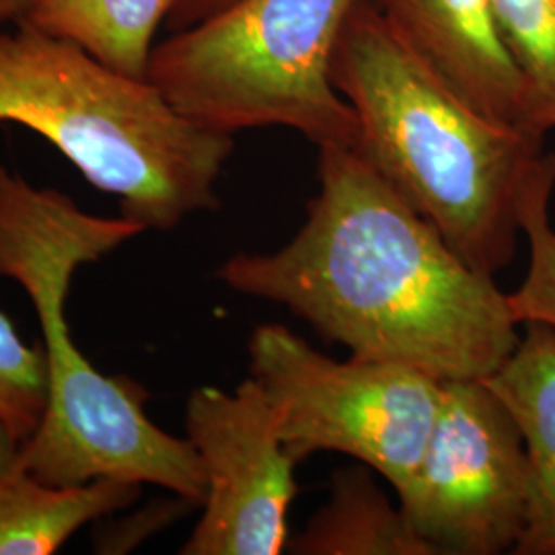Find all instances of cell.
Returning a JSON list of instances; mask_svg holds the SVG:
<instances>
[{
	"label": "cell",
	"instance_id": "1",
	"mask_svg": "<svg viewBox=\"0 0 555 555\" xmlns=\"http://www.w3.org/2000/svg\"><path fill=\"white\" fill-rule=\"evenodd\" d=\"M217 278L270 300L352 357L438 380L490 377L520 339L508 295L472 268L357 149H319V192L297 235L237 254Z\"/></svg>",
	"mask_w": 555,
	"mask_h": 555
},
{
	"label": "cell",
	"instance_id": "2",
	"mask_svg": "<svg viewBox=\"0 0 555 555\" xmlns=\"http://www.w3.org/2000/svg\"><path fill=\"white\" fill-rule=\"evenodd\" d=\"M144 231L124 217L89 215L70 196L0 165V278L15 280L29 297L48 366L38 430L20 444L0 430V447L13 465L50 486L153 483L199 506L206 477L192 442L149 417V393L137 380L100 373L73 341L66 319L77 270Z\"/></svg>",
	"mask_w": 555,
	"mask_h": 555
},
{
	"label": "cell",
	"instance_id": "3",
	"mask_svg": "<svg viewBox=\"0 0 555 555\" xmlns=\"http://www.w3.org/2000/svg\"><path fill=\"white\" fill-rule=\"evenodd\" d=\"M332 79L357 112V151L472 268L515 258L522 202L555 171L543 139L483 116L360 0L337 41Z\"/></svg>",
	"mask_w": 555,
	"mask_h": 555
},
{
	"label": "cell",
	"instance_id": "4",
	"mask_svg": "<svg viewBox=\"0 0 555 555\" xmlns=\"http://www.w3.org/2000/svg\"><path fill=\"white\" fill-rule=\"evenodd\" d=\"M0 31V121L48 140L124 219L171 231L217 210L233 134L185 118L146 79L29 23Z\"/></svg>",
	"mask_w": 555,
	"mask_h": 555
},
{
	"label": "cell",
	"instance_id": "5",
	"mask_svg": "<svg viewBox=\"0 0 555 555\" xmlns=\"http://www.w3.org/2000/svg\"><path fill=\"white\" fill-rule=\"evenodd\" d=\"M360 0H237L155 46L146 80L210 130L282 126L321 146L357 149V112L332 79Z\"/></svg>",
	"mask_w": 555,
	"mask_h": 555
},
{
	"label": "cell",
	"instance_id": "6",
	"mask_svg": "<svg viewBox=\"0 0 555 555\" xmlns=\"http://www.w3.org/2000/svg\"><path fill=\"white\" fill-rule=\"evenodd\" d=\"M249 377L268 393L291 455L352 456L399 490L424 455L444 380L416 366L318 352L286 325L249 337Z\"/></svg>",
	"mask_w": 555,
	"mask_h": 555
},
{
	"label": "cell",
	"instance_id": "7",
	"mask_svg": "<svg viewBox=\"0 0 555 555\" xmlns=\"http://www.w3.org/2000/svg\"><path fill=\"white\" fill-rule=\"evenodd\" d=\"M529 461L515 417L486 380H444L424 455L396 490L433 555L513 554L529 515Z\"/></svg>",
	"mask_w": 555,
	"mask_h": 555
},
{
	"label": "cell",
	"instance_id": "8",
	"mask_svg": "<svg viewBox=\"0 0 555 555\" xmlns=\"http://www.w3.org/2000/svg\"><path fill=\"white\" fill-rule=\"evenodd\" d=\"M185 433L204 469L206 496L179 554H284L298 463L258 380H241L233 393L210 385L194 389L185 403Z\"/></svg>",
	"mask_w": 555,
	"mask_h": 555
},
{
	"label": "cell",
	"instance_id": "9",
	"mask_svg": "<svg viewBox=\"0 0 555 555\" xmlns=\"http://www.w3.org/2000/svg\"><path fill=\"white\" fill-rule=\"evenodd\" d=\"M373 4L399 40L463 100L483 116L531 134L527 85L504 40L494 0H373Z\"/></svg>",
	"mask_w": 555,
	"mask_h": 555
},
{
	"label": "cell",
	"instance_id": "10",
	"mask_svg": "<svg viewBox=\"0 0 555 555\" xmlns=\"http://www.w3.org/2000/svg\"><path fill=\"white\" fill-rule=\"evenodd\" d=\"M486 385L515 417L529 461V515L515 555H555V327L525 323Z\"/></svg>",
	"mask_w": 555,
	"mask_h": 555
},
{
	"label": "cell",
	"instance_id": "11",
	"mask_svg": "<svg viewBox=\"0 0 555 555\" xmlns=\"http://www.w3.org/2000/svg\"><path fill=\"white\" fill-rule=\"evenodd\" d=\"M142 486L98 479L50 486L13 465L0 447V555H52L85 525L126 511Z\"/></svg>",
	"mask_w": 555,
	"mask_h": 555
},
{
	"label": "cell",
	"instance_id": "12",
	"mask_svg": "<svg viewBox=\"0 0 555 555\" xmlns=\"http://www.w3.org/2000/svg\"><path fill=\"white\" fill-rule=\"evenodd\" d=\"M373 469L358 463L337 469L330 498L288 541L295 555H433L416 535L399 504L373 479Z\"/></svg>",
	"mask_w": 555,
	"mask_h": 555
},
{
	"label": "cell",
	"instance_id": "13",
	"mask_svg": "<svg viewBox=\"0 0 555 555\" xmlns=\"http://www.w3.org/2000/svg\"><path fill=\"white\" fill-rule=\"evenodd\" d=\"M173 0H36L29 23L75 41L121 75L146 79L155 36Z\"/></svg>",
	"mask_w": 555,
	"mask_h": 555
},
{
	"label": "cell",
	"instance_id": "14",
	"mask_svg": "<svg viewBox=\"0 0 555 555\" xmlns=\"http://www.w3.org/2000/svg\"><path fill=\"white\" fill-rule=\"evenodd\" d=\"M498 21L529 93V130H555V0H494Z\"/></svg>",
	"mask_w": 555,
	"mask_h": 555
},
{
	"label": "cell",
	"instance_id": "15",
	"mask_svg": "<svg viewBox=\"0 0 555 555\" xmlns=\"http://www.w3.org/2000/svg\"><path fill=\"white\" fill-rule=\"evenodd\" d=\"M48 405L43 348L27 344L17 325L0 311V430L13 442L31 437Z\"/></svg>",
	"mask_w": 555,
	"mask_h": 555
},
{
	"label": "cell",
	"instance_id": "16",
	"mask_svg": "<svg viewBox=\"0 0 555 555\" xmlns=\"http://www.w3.org/2000/svg\"><path fill=\"white\" fill-rule=\"evenodd\" d=\"M555 171L531 188L520 210V231L529 243V268L508 305L520 325L543 323L555 327V227L550 217Z\"/></svg>",
	"mask_w": 555,
	"mask_h": 555
},
{
	"label": "cell",
	"instance_id": "17",
	"mask_svg": "<svg viewBox=\"0 0 555 555\" xmlns=\"http://www.w3.org/2000/svg\"><path fill=\"white\" fill-rule=\"evenodd\" d=\"M233 2H237V0H173L169 17L165 21V27L171 34L181 31L185 27L196 25L199 21L217 15L219 11L227 9Z\"/></svg>",
	"mask_w": 555,
	"mask_h": 555
},
{
	"label": "cell",
	"instance_id": "18",
	"mask_svg": "<svg viewBox=\"0 0 555 555\" xmlns=\"http://www.w3.org/2000/svg\"><path fill=\"white\" fill-rule=\"evenodd\" d=\"M36 0H0V27L20 25L29 17Z\"/></svg>",
	"mask_w": 555,
	"mask_h": 555
}]
</instances>
